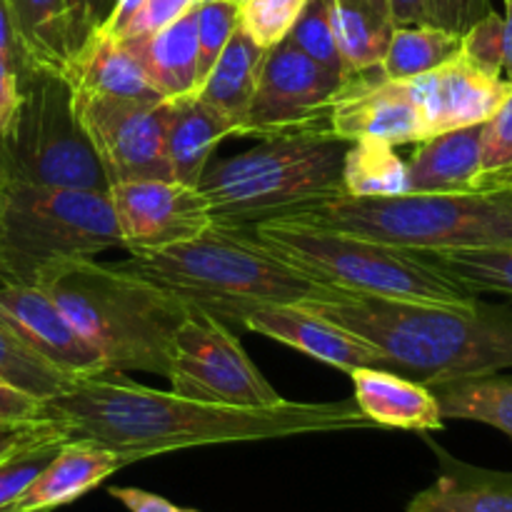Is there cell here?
<instances>
[{
	"instance_id": "obj_4",
	"label": "cell",
	"mask_w": 512,
	"mask_h": 512,
	"mask_svg": "<svg viewBox=\"0 0 512 512\" xmlns=\"http://www.w3.org/2000/svg\"><path fill=\"white\" fill-rule=\"evenodd\" d=\"M35 285L55 300L105 370L168 378L175 330L188 315L178 298L95 258L50 265Z\"/></svg>"
},
{
	"instance_id": "obj_12",
	"label": "cell",
	"mask_w": 512,
	"mask_h": 512,
	"mask_svg": "<svg viewBox=\"0 0 512 512\" xmlns=\"http://www.w3.org/2000/svg\"><path fill=\"white\" fill-rule=\"evenodd\" d=\"M73 90V88H70ZM170 100H128L73 90V110L110 185L173 180L165 160Z\"/></svg>"
},
{
	"instance_id": "obj_9",
	"label": "cell",
	"mask_w": 512,
	"mask_h": 512,
	"mask_svg": "<svg viewBox=\"0 0 512 512\" xmlns=\"http://www.w3.org/2000/svg\"><path fill=\"white\" fill-rule=\"evenodd\" d=\"M108 193L110 183L80 128L68 78L20 73V103L0 135V183Z\"/></svg>"
},
{
	"instance_id": "obj_49",
	"label": "cell",
	"mask_w": 512,
	"mask_h": 512,
	"mask_svg": "<svg viewBox=\"0 0 512 512\" xmlns=\"http://www.w3.org/2000/svg\"><path fill=\"white\" fill-rule=\"evenodd\" d=\"M490 188H512V165L510 168L500 170V173L490 175V178H485L483 183L478 185V190H490Z\"/></svg>"
},
{
	"instance_id": "obj_40",
	"label": "cell",
	"mask_w": 512,
	"mask_h": 512,
	"mask_svg": "<svg viewBox=\"0 0 512 512\" xmlns=\"http://www.w3.org/2000/svg\"><path fill=\"white\" fill-rule=\"evenodd\" d=\"M115 8H118V0H65V10H68L70 60L75 58V53L88 40H93L110 23Z\"/></svg>"
},
{
	"instance_id": "obj_43",
	"label": "cell",
	"mask_w": 512,
	"mask_h": 512,
	"mask_svg": "<svg viewBox=\"0 0 512 512\" xmlns=\"http://www.w3.org/2000/svg\"><path fill=\"white\" fill-rule=\"evenodd\" d=\"M58 425L53 420H35V423H20V425H0V463L10 458L13 453L23 450L25 445L35 443V440L45 438V435L55 433Z\"/></svg>"
},
{
	"instance_id": "obj_27",
	"label": "cell",
	"mask_w": 512,
	"mask_h": 512,
	"mask_svg": "<svg viewBox=\"0 0 512 512\" xmlns=\"http://www.w3.org/2000/svg\"><path fill=\"white\" fill-rule=\"evenodd\" d=\"M333 28L345 75L378 68L395 33L388 0H333Z\"/></svg>"
},
{
	"instance_id": "obj_47",
	"label": "cell",
	"mask_w": 512,
	"mask_h": 512,
	"mask_svg": "<svg viewBox=\"0 0 512 512\" xmlns=\"http://www.w3.org/2000/svg\"><path fill=\"white\" fill-rule=\"evenodd\" d=\"M0 55L8 58L10 63L18 68V73L23 70V53H20L18 38H15V30H13V20H10L5 0H0Z\"/></svg>"
},
{
	"instance_id": "obj_25",
	"label": "cell",
	"mask_w": 512,
	"mask_h": 512,
	"mask_svg": "<svg viewBox=\"0 0 512 512\" xmlns=\"http://www.w3.org/2000/svg\"><path fill=\"white\" fill-rule=\"evenodd\" d=\"M263 55L265 48H260L250 35L238 28L193 93L195 98L210 105L220 118L228 120L233 135L240 133L245 118H248Z\"/></svg>"
},
{
	"instance_id": "obj_51",
	"label": "cell",
	"mask_w": 512,
	"mask_h": 512,
	"mask_svg": "<svg viewBox=\"0 0 512 512\" xmlns=\"http://www.w3.org/2000/svg\"><path fill=\"white\" fill-rule=\"evenodd\" d=\"M505 5H512V0H505Z\"/></svg>"
},
{
	"instance_id": "obj_5",
	"label": "cell",
	"mask_w": 512,
	"mask_h": 512,
	"mask_svg": "<svg viewBox=\"0 0 512 512\" xmlns=\"http://www.w3.org/2000/svg\"><path fill=\"white\" fill-rule=\"evenodd\" d=\"M345 150L348 140L335 138L333 130L263 138L245 153L210 163L198 188L215 225L253 228L263 220L293 218L345 195Z\"/></svg>"
},
{
	"instance_id": "obj_22",
	"label": "cell",
	"mask_w": 512,
	"mask_h": 512,
	"mask_svg": "<svg viewBox=\"0 0 512 512\" xmlns=\"http://www.w3.org/2000/svg\"><path fill=\"white\" fill-rule=\"evenodd\" d=\"M483 123L448 130L418 143L408 160L410 193H468L478 190Z\"/></svg>"
},
{
	"instance_id": "obj_26",
	"label": "cell",
	"mask_w": 512,
	"mask_h": 512,
	"mask_svg": "<svg viewBox=\"0 0 512 512\" xmlns=\"http://www.w3.org/2000/svg\"><path fill=\"white\" fill-rule=\"evenodd\" d=\"M23 53L20 73L68 75V10L65 0H5Z\"/></svg>"
},
{
	"instance_id": "obj_1",
	"label": "cell",
	"mask_w": 512,
	"mask_h": 512,
	"mask_svg": "<svg viewBox=\"0 0 512 512\" xmlns=\"http://www.w3.org/2000/svg\"><path fill=\"white\" fill-rule=\"evenodd\" d=\"M43 418L53 420L68 440H85L110 450L125 465L203 445L375 428L355 398L230 408L180 398L173 390L148 388L118 370L73 378L58 395L45 400Z\"/></svg>"
},
{
	"instance_id": "obj_39",
	"label": "cell",
	"mask_w": 512,
	"mask_h": 512,
	"mask_svg": "<svg viewBox=\"0 0 512 512\" xmlns=\"http://www.w3.org/2000/svg\"><path fill=\"white\" fill-rule=\"evenodd\" d=\"M460 55L488 73L503 75V15L490 10L463 33Z\"/></svg>"
},
{
	"instance_id": "obj_44",
	"label": "cell",
	"mask_w": 512,
	"mask_h": 512,
	"mask_svg": "<svg viewBox=\"0 0 512 512\" xmlns=\"http://www.w3.org/2000/svg\"><path fill=\"white\" fill-rule=\"evenodd\" d=\"M110 495L128 512H198L180 508V505L140 488H110Z\"/></svg>"
},
{
	"instance_id": "obj_14",
	"label": "cell",
	"mask_w": 512,
	"mask_h": 512,
	"mask_svg": "<svg viewBox=\"0 0 512 512\" xmlns=\"http://www.w3.org/2000/svg\"><path fill=\"white\" fill-rule=\"evenodd\" d=\"M328 125L335 138H373L390 145H408L428 140L423 115L410 98L403 80H388L380 68L345 75L333 105Z\"/></svg>"
},
{
	"instance_id": "obj_29",
	"label": "cell",
	"mask_w": 512,
	"mask_h": 512,
	"mask_svg": "<svg viewBox=\"0 0 512 512\" xmlns=\"http://www.w3.org/2000/svg\"><path fill=\"white\" fill-rule=\"evenodd\" d=\"M343 188L350 198H393L410 193L408 163L395 145L360 138L348 143L343 158Z\"/></svg>"
},
{
	"instance_id": "obj_46",
	"label": "cell",
	"mask_w": 512,
	"mask_h": 512,
	"mask_svg": "<svg viewBox=\"0 0 512 512\" xmlns=\"http://www.w3.org/2000/svg\"><path fill=\"white\" fill-rule=\"evenodd\" d=\"M388 3L393 10L395 25L430 23V0H388Z\"/></svg>"
},
{
	"instance_id": "obj_38",
	"label": "cell",
	"mask_w": 512,
	"mask_h": 512,
	"mask_svg": "<svg viewBox=\"0 0 512 512\" xmlns=\"http://www.w3.org/2000/svg\"><path fill=\"white\" fill-rule=\"evenodd\" d=\"M512 165V90L500 108L483 123L480 135V178L478 185L490 175Z\"/></svg>"
},
{
	"instance_id": "obj_24",
	"label": "cell",
	"mask_w": 512,
	"mask_h": 512,
	"mask_svg": "<svg viewBox=\"0 0 512 512\" xmlns=\"http://www.w3.org/2000/svg\"><path fill=\"white\" fill-rule=\"evenodd\" d=\"M65 78L73 90L105 95V98L165 100L153 88L128 45L110 33H98L88 40L70 60Z\"/></svg>"
},
{
	"instance_id": "obj_8",
	"label": "cell",
	"mask_w": 512,
	"mask_h": 512,
	"mask_svg": "<svg viewBox=\"0 0 512 512\" xmlns=\"http://www.w3.org/2000/svg\"><path fill=\"white\" fill-rule=\"evenodd\" d=\"M123 245L108 193L0 183V280L35 285L45 268Z\"/></svg>"
},
{
	"instance_id": "obj_7",
	"label": "cell",
	"mask_w": 512,
	"mask_h": 512,
	"mask_svg": "<svg viewBox=\"0 0 512 512\" xmlns=\"http://www.w3.org/2000/svg\"><path fill=\"white\" fill-rule=\"evenodd\" d=\"M293 218L415 253L512 245V188L340 198Z\"/></svg>"
},
{
	"instance_id": "obj_34",
	"label": "cell",
	"mask_w": 512,
	"mask_h": 512,
	"mask_svg": "<svg viewBox=\"0 0 512 512\" xmlns=\"http://www.w3.org/2000/svg\"><path fill=\"white\" fill-rule=\"evenodd\" d=\"M288 38L315 63L345 75L343 58H340L338 43H335L333 0H305L303 13L298 15Z\"/></svg>"
},
{
	"instance_id": "obj_18",
	"label": "cell",
	"mask_w": 512,
	"mask_h": 512,
	"mask_svg": "<svg viewBox=\"0 0 512 512\" xmlns=\"http://www.w3.org/2000/svg\"><path fill=\"white\" fill-rule=\"evenodd\" d=\"M348 375L355 403L375 428L443 430V410L428 385L385 368H355Z\"/></svg>"
},
{
	"instance_id": "obj_30",
	"label": "cell",
	"mask_w": 512,
	"mask_h": 512,
	"mask_svg": "<svg viewBox=\"0 0 512 512\" xmlns=\"http://www.w3.org/2000/svg\"><path fill=\"white\" fill-rule=\"evenodd\" d=\"M463 35L440 25H398L388 45L380 73L388 80H410L440 68L460 53Z\"/></svg>"
},
{
	"instance_id": "obj_32",
	"label": "cell",
	"mask_w": 512,
	"mask_h": 512,
	"mask_svg": "<svg viewBox=\"0 0 512 512\" xmlns=\"http://www.w3.org/2000/svg\"><path fill=\"white\" fill-rule=\"evenodd\" d=\"M70 380L73 378L38 358L33 350L25 348L13 333L0 325V383L15 385V388L48 400L58 395Z\"/></svg>"
},
{
	"instance_id": "obj_6",
	"label": "cell",
	"mask_w": 512,
	"mask_h": 512,
	"mask_svg": "<svg viewBox=\"0 0 512 512\" xmlns=\"http://www.w3.org/2000/svg\"><path fill=\"white\" fill-rule=\"evenodd\" d=\"M248 230L278 258L325 288L418 303L478 298L428 253L320 228L300 218L263 220Z\"/></svg>"
},
{
	"instance_id": "obj_13",
	"label": "cell",
	"mask_w": 512,
	"mask_h": 512,
	"mask_svg": "<svg viewBox=\"0 0 512 512\" xmlns=\"http://www.w3.org/2000/svg\"><path fill=\"white\" fill-rule=\"evenodd\" d=\"M123 248L148 250L198 238L213 225L210 203L200 188L178 180H128L108 190Z\"/></svg>"
},
{
	"instance_id": "obj_36",
	"label": "cell",
	"mask_w": 512,
	"mask_h": 512,
	"mask_svg": "<svg viewBox=\"0 0 512 512\" xmlns=\"http://www.w3.org/2000/svg\"><path fill=\"white\" fill-rule=\"evenodd\" d=\"M193 5H198V0H118L113 18L100 33H110L115 38L155 33Z\"/></svg>"
},
{
	"instance_id": "obj_15",
	"label": "cell",
	"mask_w": 512,
	"mask_h": 512,
	"mask_svg": "<svg viewBox=\"0 0 512 512\" xmlns=\"http://www.w3.org/2000/svg\"><path fill=\"white\" fill-rule=\"evenodd\" d=\"M403 83L423 115L428 138L485 123L512 90L503 75L478 68L460 53L440 68Z\"/></svg>"
},
{
	"instance_id": "obj_17",
	"label": "cell",
	"mask_w": 512,
	"mask_h": 512,
	"mask_svg": "<svg viewBox=\"0 0 512 512\" xmlns=\"http://www.w3.org/2000/svg\"><path fill=\"white\" fill-rule=\"evenodd\" d=\"M245 330L265 335L298 353L350 373L355 368H385L383 353L343 325L303 305H263L245 315Z\"/></svg>"
},
{
	"instance_id": "obj_48",
	"label": "cell",
	"mask_w": 512,
	"mask_h": 512,
	"mask_svg": "<svg viewBox=\"0 0 512 512\" xmlns=\"http://www.w3.org/2000/svg\"><path fill=\"white\" fill-rule=\"evenodd\" d=\"M503 78L512 83V5H505L503 15Z\"/></svg>"
},
{
	"instance_id": "obj_10",
	"label": "cell",
	"mask_w": 512,
	"mask_h": 512,
	"mask_svg": "<svg viewBox=\"0 0 512 512\" xmlns=\"http://www.w3.org/2000/svg\"><path fill=\"white\" fill-rule=\"evenodd\" d=\"M168 383L180 398L230 408H270L285 400L228 325L203 310H188L175 330Z\"/></svg>"
},
{
	"instance_id": "obj_42",
	"label": "cell",
	"mask_w": 512,
	"mask_h": 512,
	"mask_svg": "<svg viewBox=\"0 0 512 512\" xmlns=\"http://www.w3.org/2000/svg\"><path fill=\"white\" fill-rule=\"evenodd\" d=\"M43 403V398L28 393V390L0 383V425H20L43 420Z\"/></svg>"
},
{
	"instance_id": "obj_20",
	"label": "cell",
	"mask_w": 512,
	"mask_h": 512,
	"mask_svg": "<svg viewBox=\"0 0 512 512\" xmlns=\"http://www.w3.org/2000/svg\"><path fill=\"white\" fill-rule=\"evenodd\" d=\"M165 100L198 90V5L155 33L120 38Z\"/></svg>"
},
{
	"instance_id": "obj_50",
	"label": "cell",
	"mask_w": 512,
	"mask_h": 512,
	"mask_svg": "<svg viewBox=\"0 0 512 512\" xmlns=\"http://www.w3.org/2000/svg\"><path fill=\"white\" fill-rule=\"evenodd\" d=\"M198 3H215V0H198Z\"/></svg>"
},
{
	"instance_id": "obj_11",
	"label": "cell",
	"mask_w": 512,
	"mask_h": 512,
	"mask_svg": "<svg viewBox=\"0 0 512 512\" xmlns=\"http://www.w3.org/2000/svg\"><path fill=\"white\" fill-rule=\"evenodd\" d=\"M345 75L315 63L290 38L265 50L248 118L238 138L330 130L328 115Z\"/></svg>"
},
{
	"instance_id": "obj_37",
	"label": "cell",
	"mask_w": 512,
	"mask_h": 512,
	"mask_svg": "<svg viewBox=\"0 0 512 512\" xmlns=\"http://www.w3.org/2000/svg\"><path fill=\"white\" fill-rule=\"evenodd\" d=\"M238 28V3L233 0L198 3V85L203 83L208 70L228 45L230 35Z\"/></svg>"
},
{
	"instance_id": "obj_2",
	"label": "cell",
	"mask_w": 512,
	"mask_h": 512,
	"mask_svg": "<svg viewBox=\"0 0 512 512\" xmlns=\"http://www.w3.org/2000/svg\"><path fill=\"white\" fill-rule=\"evenodd\" d=\"M303 308L343 325L383 353L385 370L423 385L512 368V305L418 303L330 290Z\"/></svg>"
},
{
	"instance_id": "obj_23",
	"label": "cell",
	"mask_w": 512,
	"mask_h": 512,
	"mask_svg": "<svg viewBox=\"0 0 512 512\" xmlns=\"http://www.w3.org/2000/svg\"><path fill=\"white\" fill-rule=\"evenodd\" d=\"M228 135H233L228 120L195 95L170 100L165 118V160L173 180L198 188L215 148Z\"/></svg>"
},
{
	"instance_id": "obj_31",
	"label": "cell",
	"mask_w": 512,
	"mask_h": 512,
	"mask_svg": "<svg viewBox=\"0 0 512 512\" xmlns=\"http://www.w3.org/2000/svg\"><path fill=\"white\" fill-rule=\"evenodd\" d=\"M433 258L473 295H512V245L448 250V253H438Z\"/></svg>"
},
{
	"instance_id": "obj_33",
	"label": "cell",
	"mask_w": 512,
	"mask_h": 512,
	"mask_svg": "<svg viewBox=\"0 0 512 512\" xmlns=\"http://www.w3.org/2000/svg\"><path fill=\"white\" fill-rule=\"evenodd\" d=\"M65 440L68 438L58 428L55 433L25 445L23 450H18V453H13L0 463V512H10L20 495L28 490V485L55 458V453H58Z\"/></svg>"
},
{
	"instance_id": "obj_52",
	"label": "cell",
	"mask_w": 512,
	"mask_h": 512,
	"mask_svg": "<svg viewBox=\"0 0 512 512\" xmlns=\"http://www.w3.org/2000/svg\"><path fill=\"white\" fill-rule=\"evenodd\" d=\"M233 3H240V0H233Z\"/></svg>"
},
{
	"instance_id": "obj_3",
	"label": "cell",
	"mask_w": 512,
	"mask_h": 512,
	"mask_svg": "<svg viewBox=\"0 0 512 512\" xmlns=\"http://www.w3.org/2000/svg\"><path fill=\"white\" fill-rule=\"evenodd\" d=\"M128 253L115 268L148 280L188 310L240 328L250 310L298 305L333 290L278 258L248 228L213 223L198 238Z\"/></svg>"
},
{
	"instance_id": "obj_41",
	"label": "cell",
	"mask_w": 512,
	"mask_h": 512,
	"mask_svg": "<svg viewBox=\"0 0 512 512\" xmlns=\"http://www.w3.org/2000/svg\"><path fill=\"white\" fill-rule=\"evenodd\" d=\"M490 10V0H430V23L463 35Z\"/></svg>"
},
{
	"instance_id": "obj_21",
	"label": "cell",
	"mask_w": 512,
	"mask_h": 512,
	"mask_svg": "<svg viewBox=\"0 0 512 512\" xmlns=\"http://www.w3.org/2000/svg\"><path fill=\"white\" fill-rule=\"evenodd\" d=\"M440 475L408 503V512H512V473L475 468L445 450Z\"/></svg>"
},
{
	"instance_id": "obj_35",
	"label": "cell",
	"mask_w": 512,
	"mask_h": 512,
	"mask_svg": "<svg viewBox=\"0 0 512 512\" xmlns=\"http://www.w3.org/2000/svg\"><path fill=\"white\" fill-rule=\"evenodd\" d=\"M303 8L305 0H240V30L268 50L288 38Z\"/></svg>"
},
{
	"instance_id": "obj_16",
	"label": "cell",
	"mask_w": 512,
	"mask_h": 512,
	"mask_svg": "<svg viewBox=\"0 0 512 512\" xmlns=\"http://www.w3.org/2000/svg\"><path fill=\"white\" fill-rule=\"evenodd\" d=\"M0 325L68 378L105 370L98 353L38 285L0 280Z\"/></svg>"
},
{
	"instance_id": "obj_19",
	"label": "cell",
	"mask_w": 512,
	"mask_h": 512,
	"mask_svg": "<svg viewBox=\"0 0 512 512\" xmlns=\"http://www.w3.org/2000/svg\"><path fill=\"white\" fill-rule=\"evenodd\" d=\"M125 468V460L85 440H65L10 512H50L75 503Z\"/></svg>"
},
{
	"instance_id": "obj_45",
	"label": "cell",
	"mask_w": 512,
	"mask_h": 512,
	"mask_svg": "<svg viewBox=\"0 0 512 512\" xmlns=\"http://www.w3.org/2000/svg\"><path fill=\"white\" fill-rule=\"evenodd\" d=\"M20 103V73L8 58L0 55V135L13 120Z\"/></svg>"
},
{
	"instance_id": "obj_28",
	"label": "cell",
	"mask_w": 512,
	"mask_h": 512,
	"mask_svg": "<svg viewBox=\"0 0 512 512\" xmlns=\"http://www.w3.org/2000/svg\"><path fill=\"white\" fill-rule=\"evenodd\" d=\"M428 388L438 398L443 418L490 425L512 440V375L445 380Z\"/></svg>"
}]
</instances>
